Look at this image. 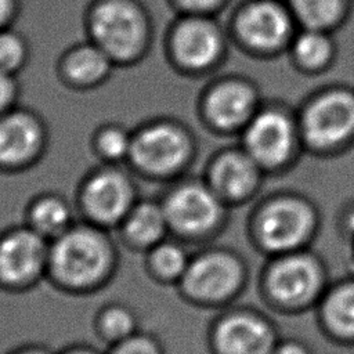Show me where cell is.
Listing matches in <instances>:
<instances>
[{"mask_svg": "<svg viewBox=\"0 0 354 354\" xmlns=\"http://www.w3.org/2000/svg\"><path fill=\"white\" fill-rule=\"evenodd\" d=\"M119 260L112 232L79 218L50 242L46 282L72 296L93 295L113 279Z\"/></svg>", "mask_w": 354, "mask_h": 354, "instance_id": "obj_1", "label": "cell"}, {"mask_svg": "<svg viewBox=\"0 0 354 354\" xmlns=\"http://www.w3.org/2000/svg\"><path fill=\"white\" fill-rule=\"evenodd\" d=\"M86 39L116 65L141 62L152 47L153 21L141 0H90L84 10Z\"/></svg>", "mask_w": 354, "mask_h": 354, "instance_id": "obj_2", "label": "cell"}, {"mask_svg": "<svg viewBox=\"0 0 354 354\" xmlns=\"http://www.w3.org/2000/svg\"><path fill=\"white\" fill-rule=\"evenodd\" d=\"M196 138L174 118H153L133 129L126 166L148 181L173 183L185 176L196 158Z\"/></svg>", "mask_w": 354, "mask_h": 354, "instance_id": "obj_3", "label": "cell"}, {"mask_svg": "<svg viewBox=\"0 0 354 354\" xmlns=\"http://www.w3.org/2000/svg\"><path fill=\"white\" fill-rule=\"evenodd\" d=\"M140 198L130 170L100 163L79 181L75 206L80 220L113 232Z\"/></svg>", "mask_w": 354, "mask_h": 354, "instance_id": "obj_4", "label": "cell"}, {"mask_svg": "<svg viewBox=\"0 0 354 354\" xmlns=\"http://www.w3.org/2000/svg\"><path fill=\"white\" fill-rule=\"evenodd\" d=\"M158 198L170 235L188 245L206 241L221 225L225 203L203 177L184 176L169 183Z\"/></svg>", "mask_w": 354, "mask_h": 354, "instance_id": "obj_5", "label": "cell"}, {"mask_svg": "<svg viewBox=\"0 0 354 354\" xmlns=\"http://www.w3.org/2000/svg\"><path fill=\"white\" fill-rule=\"evenodd\" d=\"M163 50L177 73L202 76L220 64L225 40L213 17L177 14L166 30Z\"/></svg>", "mask_w": 354, "mask_h": 354, "instance_id": "obj_6", "label": "cell"}, {"mask_svg": "<svg viewBox=\"0 0 354 354\" xmlns=\"http://www.w3.org/2000/svg\"><path fill=\"white\" fill-rule=\"evenodd\" d=\"M50 241L24 221L0 230V290L25 293L47 279Z\"/></svg>", "mask_w": 354, "mask_h": 354, "instance_id": "obj_7", "label": "cell"}, {"mask_svg": "<svg viewBox=\"0 0 354 354\" xmlns=\"http://www.w3.org/2000/svg\"><path fill=\"white\" fill-rule=\"evenodd\" d=\"M241 278V266L232 253L207 248L192 253L188 268L176 289L187 303L212 307L230 299L236 292Z\"/></svg>", "mask_w": 354, "mask_h": 354, "instance_id": "obj_8", "label": "cell"}, {"mask_svg": "<svg viewBox=\"0 0 354 354\" xmlns=\"http://www.w3.org/2000/svg\"><path fill=\"white\" fill-rule=\"evenodd\" d=\"M48 129L36 111L18 104L0 116V173L35 167L46 155Z\"/></svg>", "mask_w": 354, "mask_h": 354, "instance_id": "obj_9", "label": "cell"}, {"mask_svg": "<svg viewBox=\"0 0 354 354\" xmlns=\"http://www.w3.org/2000/svg\"><path fill=\"white\" fill-rule=\"evenodd\" d=\"M254 104L249 84L238 79H220L201 93L196 109L209 130L228 133L246 126L254 115Z\"/></svg>", "mask_w": 354, "mask_h": 354, "instance_id": "obj_10", "label": "cell"}, {"mask_svg": "<svg viewBox=\"0 0 354 354\" xmlns=\"http://www.w3.org/2000/svg\"><path fill=\"white\" fill-rule=\"evenodd\" d=\"M303 131L310 144L328 148L354 133V95L329 91L315 98L303 116Z\"/></svg>", "mask_w": 354, "mask_h": 354, "instance_id": "obj_11", "label": "cell"}, {"mask_svg": "<svg viewBox=\"0 0 354 354\" xmlns=\"http://www.w3.org/2000/svg\"><path fill=\"white\" fill-rule=\"evenodd\" d=\"M242 131V149L259 166L279 165L290 153L293 126L281 112L272 109L257 112Z\"/></svg>", "mask_w": 354, "mask_h": 354, "instance_id": "obj_12", "label": "cell"}, {"mask_svg": "<svg viewBox=\"0 0 354 354\" xmlns=\"http://www.w3.org/2000/svg\"><path fill=\"white\" fill-rule=\"evenodd\" d=\"M238 39L256 51H272L290 35V18L281 6L270 0H256L243 6L234 19Z\"/></svg>", "mask_w": 354, "mask_h": 354, "instance_id": "obj_13", "label": "cell"}, {"mask_svg": "<svg viewBox=\"0 0 354 354\" xmlns=\"http://www.w3.org/2000/svg\"><path fill=\"white\" fill-rule=\"evenodd\" d=\"M115 68L113 61L88 39L66 47L55 62L58 80L75 91L101 87L111 79Z\"/></svg>", "mask_w": 354, "mask_h": 354, "instance_id": "obj_14", "label": "cell"}, {"mask_svg": "<svg viewBox=\"0 0 354 354\" xmlns=\"http://www.w3.org/2000/svg\"><path fill=\"white\" fill-rule=\"evenodd\" d=\"M259 167L243 149H221L209 159L203 180L224 203L239 201L254 189Z\"/></svg>", "mask_w": 354, "mask_h": 354, "instance_id": "obj_15", "label": "cell"}, {"mask_svg": "<svg viewBox=\"0 0 354 354\" xmlns=\"http://www.w3.org/2000/svg\"><path fill=\"white\" fill-rule=\"evenodd\" d=\"M270 342L266 324L248 314H227L209 332V343L216 354H266Z\"/></svg>", "mask_w": 354, "mask_h": 354, "instance_id": "obj_16", "label": "cell"}, {"mask_svg": "<svg viewBox=\"0 0 354 354\" xmlns=\"http://www.w3.org/2000/svg\"><path fill=\"white\" fill-rule=\"evenodd\" d=\"M113 232L126 249L141 254L170 236L159 198H140Z\"/></svg>", "mask_w": 354, "mask_h": 354, "instance_id": "obj_17", "label": "cell"}, {"mask_svg": "<svg viewBox=\"0 0 354 354\" xmlns=\"http://www.w3.org/2000/svg\"><path fill=\"white\" fill-rule=\"evenodd\" d=\"M310 224L311 216L304 205L293 199H281L261 213L259 235L268 248L286 250L306 236Z\"/></svg>", "mask_w": 354, "mask_h": 354, "instance_id": "obj_18", "label": "cell"}, {"mask_svg": "<svg viewBox=\"0 0 354 354\" xmlns=\"http://www.w3.org/2000/svg\"><path fill=\"white\" fill-rule=\"evenodd\" d=\"M77 220L75 202L54 191L33 195L24 210V223L50 242L68 231Z\"/></svg>", "mask_w": 354, "mask_h": 354, "instance_id": "obj_19", "label": "cell"}, {"mask_svg": "<svg viewBox=\"0 0 354 354\" xmlns=\"http://www.w3.org/2000/svg\"><path fill=\"white\" fill-rule=\"evenodd\" d=\"M271 292L285 303L306 300L317 288L318 272L311 260L292 256L281 260L270 274Z\"/></svg>", "mask_w": 354, "mask_h": 354, "instance_id": "obj_20", "label": "cell"}, {"mask_svg": "<svg viewBox=\"0 0 354 354\" xmlns=\"http://www.w3.org/2000/svg\"><path fill=\"white\" fill-rule=\"evenodd\" d=\"M142 256L144 270L155 283L176 288L188 268L192 253L188 243L170 235Z\"/></svg>", "mask_w": 354, "mask_h": 354, "instance_id": "obj_21", "label": "cell"}, {"mask_svg": "<svg viewBox=\"0 0 354 354\" xmlns=\"http://www.w3.org/2000/svg\"><path fill=\"white\" fill-rule=\"evenodd\" d=\"M93 330L106 348L141 330L136 310L123 301H108L95 311Z\"/></svg>", "mask_w": 354, "mask_h": 354, "instance_id": "obj_22", "label": "cell"}, {"mask_svg": "<svg viewBox=\"0 0 354 354\" xmlns=\"http://www.w3.org/2000/svg\"><path fill=\"white\" fill-rule=\"evenodd\" d=\"M133 140V129L116 122L97 126L90 138V148L100 163L126 165Z\"/></svg>", "mask_w": 354, "mask_h": 354, "instance_id": "obj_23", "label": "cell"}, {"mask_svg": "<svg viewBox=\"0 0 354 354\" xmlns=\"http://www.w3.org/2000/svg\"><path fill=\"white\" fill-rule=\"evenodd\" d=\"M30 59L28 39L14 26L0 30V71L18 76Z\"/></svg>", "mask_w": 354, "mask_h": 354, "instance_id": "obj_24", "label": "cell"}, {"mask_svg": "<svg viewBox=\"0 0 354 354\" xmlns=\"http://www.w3.org/2000/svg\"><path fill=\"white\" fill-rule=\"evenodd\" d=\"M290 6L304 28L325 30L340 17L343 0H290Z\"/></svg>", "mask_w": 354, "mask_h": 354, "instance_id": "obj_25", "label": "cell"}, {"mask_svg": "<svg viewBox=\"0 0 354 354\" xmlns=\"http://www.w3.org/2000/svg\"><path fill=\"white\" fill-rule=\"evenodd\" d=\"M332 53L329 37L322 29L304 28L293 41V55L304 66H319Z\"/></svg>", "mask_w": 354, "mask_h": 354, "instance_id": "obj_26", "label": "cell"}, {"mask_svg": "<svg viewBox=\"0 0 354 354\" xmlns=\"http://www.w3.org/2000/svg\"><path fill=\"white\" fill-rule=\"evenodd\" d=\"M325 313L336 330L354 335V283L335 290L326 303Z\"/></svg>", "mask_w": 354, "mask_h": 354, "instance_id": "obj_27", "label": "cell"}, {"mask_svg": "<svg viewBox=\"0 0 354 354\" xmlns=\"http://www.w3.org/2000/svg\"><path fill=\"white\" fill-rule=\"evenodd\" d=\"M105 354H166V350L156 335L141 329L126 340L108 347Z\"/></svg>", "mask_w": 354, "mask_h": 354, "instance_id": "obj_28", "label": "cell"}, {"mask_svg": "<svg viewBox=\"0 0 354 354\" xmlns=\"http://www.w3.org/2000/svg\"><path fill=\"white\" fill-rule=\"evenodd\" d=\"M21 86L18 76L0 71V116L19 104Z\"/></svg>", "mask_w": 354, "mask_h": 354, "instance_id": "obj_29", "label": "cell"}, {"mask_svg": "<svg viewBox=\"0 0 354 354\" xmlns=\"http://www.w3.org/2000/svg\"><path fill=\"white\" fill-rule=\"evenodd\" d=\"M225 0H169L177 14L210 15L224 4Z\"/></svg>", "mask_w": 354, "mask_h": 354, "instance_id": "obj_30", "label": "cell"}, {"mask_svg": "<svg viewBox=\"0 0 354 354\" xmlns=\"http://www.w3.org/2000/svg\"><path fill=\"white\" fill-rule=\"evenodd\" d=\"M21 11V0H0V30L14 26Z\"/></svg>", "mask_w": 354, "mask_h": 354, "instance_id": "obj_31", "label": "cell"}, {"mask_svg": "<svg viewBox=\"0 0 354 354\" xmlns=\"http://www.w3.org/2000/svg\"><path fill=\"white\" fill-rule=\"evenodd\" d=\"M6 354H55V351H53L50 347H47L43 343L29 342V343H24L12 347Z\"/></svg>", "mask_w": 354, "mask_h": 354, "instance_id": "obj_32", "label": "cell"}, {"mask_svg": "<svg viewBox=\"0 0 354 354\" xmlns=\"http://www.w3.org/2000/svg\"><path fill=\"white\" fill-rule=\"evenodd\" d=\"M55 354H105V351L88 343H72L59 348Z\"/></svg>", "mask_w": 354, "mask_h": 354, "instance_id": "obj_33", "label": "cell"}, {"mask_svg": "<svg viewBox=\"0 0 354 354\" xmlns=\"http://www.w3.org/2000/svg\"><path fill=\"white\" fill-rule=\"evenodd\" d=\"M274 354H306V353L300 346L293 344V343H288V344H283L279 348H277L274 351Z\"/></svg>", "mask_w": 354, "mask_h": 354, "instance_id": "obj_34", "label": "cell"}, {"mask_svg": "<svg viewBox=\"0 0 354 354\" xmlns=\"http://www.w3.org/2000/svg\"><path fill=\"white\" fill-rule=\"evenodd\" d=\"M348 228H350V231H351V234L354 235V213L350 216V218H348Z\"/></svg>", "mask_w": 354, "mask_h": 354, "instance_id": "obj_35", "label": "cell"}]
</instances>
